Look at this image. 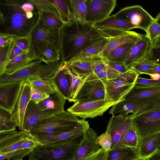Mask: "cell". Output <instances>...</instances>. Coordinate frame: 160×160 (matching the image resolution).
<instances>
[{
	"mask_svg": "<svg viewBox=\"0 0 160 160\" xmlns=\"http://www.w3.org/2000/svg\"><path fill=\"white\" fill-rule=\"evenodd\" d=\"M149 160H160V148L149 157Z\"/></svg>",
	"mask_w": 160,
	"mask_h": 160,
	"instance_id": "cell-58",
	"label": "cell"
},
{
	"mask_svg": "<svg viewBox=\"0 0 160 160\" xmlns=\"http://www.w3.org/2000/svg\"><path fill=\"white\" fill-rule=\"evenodd\" d=\"M131 119L139 138L160 132V110L144 113Z\"/></svg>",
	"mask_w": 160,
	"mask_h": 160,
	"instance_id": "cell-10",
	"label": "cell"
},
{
	"mask_svg": "<svg viewBox=\"0 0 160 160\" xmlns=\"http://www.w3.org/2000/svg\"><path fill=\"white\" fill-rule=\"evenodd\" d=\"M114 15L120 19L131 23L136 28L144 30L146 35L154 20V18L140 5L124 8Z\"/></svg>",
	"mask_w": 160,
	"mask_h": 160,
	"instance_id": "cell-8",
	"label": "cell"
},
{
	"mask_svg": "<svg viewBox=\"0 0 160 160\" xmlns=\"http://www.w3.org/2000/svg\"><path fill=\"white\" fill-rule=\"evenodd\" d=\"M160 148V136L158 140V142L157 144V148L158 149V148Z\"/></svg>",
	"mask_w": 160,
	"mask_h": 160,
	"instance_id": "cell-60",
	"label": "cell"
},
{
	"mask_svg": "<svg viewBox=\"0 0 160 160\" xmlns=\"http://www.w3.org/2000/svg\"><path fill=\"white\" fill-rule=\"evenodd\" d=\"M60 46L52 42L48 41L41 52V61L49 64L61 60Z\"/></svg>",
	"mask_w": 160,
	"mask_h": 160,
	"instance_id": "cell-32",
	"label": "cell"
},
{
	"mask_svg": "<svg viewBox=\"0 0 160 160\" xmlns=\"http://www.w3.org/2000/svg\"><path fill=\"white\" fill-rule=\"evenodd\" d=\"M59 11L64 24L72 21L75 17L71 8L69 1L67 0H51Z\"/></svg>",
	"mask_w": 160,
	"mask_h": 160,
	"instance_id": "cell-36",
	"label": "cell"
},
{
	"mask_svg": "<svg viewBox=\"0 0 160 160\" xmlns=\"http://www.w3.org/2000/svg\"><path fill=\"white\" fill-rule=\"evenodd\" d=\"M31 87L27 81H24L14 108L12 113L18 128L22 130L25 113L31 100Z\"/></svg>",
	"mask_w": 160,
	"mask_h": 160,
	"instance_id": "cell-18",
	"label": "cell"
},
{
	"mask_svg": "<svg viewBox=\"0 0 160 160\" xmlns=\"http://www.w3.org/2000/svg\"><path fill=\"white\" fill-rule=\"evenodd\" d=\"M70 5L75 18L85 22L87 12V0H70Z\"/></svg>",
	"mask_w": 160,
	"mask_h": 160,
	"instance_id": "cell-39",
	"label": "cell"
},
{
	"mask_svg": "<svg viewBox=\"0 0 160 160\" xmlns=\"http://www.w3.org/2000/svg\"><path fill=\"white\" fill-rule=\"evenodd\" d=\"M66 100L59 91L49 95V97L38 104L40 109L48 115L52 116L65 111Z\"/></svg>",
	"mask_w": 160,
	"mask_h": 160,
	"instance_id": "cell-23",
	"label": "cell"
},
{
	"mask_svg": "<svg viewBox=\"0 0 160 160\" xmlns=\"http://www.w3.org/2000/svg\"><path fill=\"white\" fill-rule=\"evenodd\" d=\"M28 1L32 3L39 11L52 12L59 17L62 20L58 10L51 0H28Z\"/></svg>",
	"mask_w": 160,
	"mask_h": 160,
	"instance_id": "cell-43",
	"label": "cell"
},
{
	"mask_svg": "<svg viewBox=\"0 0 160 160\" xmlns=\"http://www.w3.org/2000/svg\"><path fill=\"white\" fill-rule=\"evenodd\" d=\"M16 123L12 113L0 108V132L14 130Z\"/></svg>",
	"mask_w": 160,
	"mask_h": 160,
	"instance_id": "cell-40",
	"label": "cell"
},
{
	"mask_svg": "<svg viewBox=\"0 0 160 160\" xmlns=\"http://www.w3.org/2000/svg\"><path fill=\"white\" fill-rule=\"evenodd\" d=\"M160 35V25L154 20L149 28L147 35L152 43Z\"/></svg>",
	"mask_w": 160,
	"mask_h": 160,
	"instance_id": "cell-48",
	"label": "cell"
},
{
	"mask_svg": "<svg viewBox=\"0 0 160 160\" xmlns=\"http://www.w3.org/2000/svg\"><path fill=\"white\" fill-rule=\"evenodd\" d=\"M31 100L36 104H38L49 97V95L42 92L34 87L32 86H31Z\"/></svg>",
	"mask_w": 160,
	"mask_h": 160,
	"instance_id": "cell-49",
	"label": "cell"
},
{
	"mask_svg": "<svg viewBox=\"0 0 160 160\" xmlns=\"http://www.w3.org/2000/svg\"><path fill=\"white\" fill-rule=\"evenodd\" d=\"M110 39V38H107L98 41L80 52L70 60L100 55L108 43Z\"/></svg>",
	"mask_w": 160,
	"mask_h": 160,
	"instance_id": "cell-34",
	"label": "cell"
},
{
	"mask_svg": "<svg viewBox=\"0 0 160 160\" xmlns=\"http://www.w3.org/2000/svg\"><path fill=\"white\" fill-rule=\"evenodd\" d=\"M108 152L101 148L96 153L84 160H105Z\"/></svg>",
	"mask_w": 160,
	"mask_h": 160,
	"instance_id": "cell-53",
	"label": "cell"
},
{
	"mask_svg": "<svg viewBox=\"0 0 160 160\" xmlns=\"http://www.w3.org/2000/svg\"><path fill=\"white\" fill-rule=\"evenodd\" d=\"M160 98V86H147L135 84L124 99L143 102Z\"/></svg>",
	"mask_w": 160,
	"mask_h": 160,
	"instance_id": "cell-20",
	"label": "cell"
},
{
	"mask_svg": "<svg viewBox=\"0 0 160 160\" xmlns=\"http://www.w3.org/2000/svg\"><path fill=\"white\" fill-rule=\"evenodd\" d=\"M146 74L151 76L153 75H158L160 76V65H157L148 71Z\"/></svg>",
	"mask_w": 160,
	"mask_h": 160,
	"instance_id": "cell-57",
	"label": "cell"
},
{
	"mask_svg": "<svg viewBox=\"0 0 160 160\" xmlns=\"http://www.w3.org/2000/svg\"><path fill=\"white\" fill-rule=\"evenodd\" d=\"M35 60L30 51L23 52L9 62L3 74L11 75L26 67Z\"/></svg>",
	"mask_w": 160,
	"mask_h": 160,
	"instance_id": "cell-28",
	"label": "cell"
},
{
	"mask_svg": "<svg viewBox=\"0 0 160 160\" xmlns=\"http://www.w3.org/2000/svg\"><path fill=\"white\" fill-rule=\"evenodd\" d=\"M38 11L39 18L48 27L61 30L64 25L62 20L54 13L44 11Z\"/></svg>",
	"mask_w": 160,
	"mask_h": 160,
	"instance_id": "cell-37",
	"label": "cell"
},
{
	"mask_svg": "<svg viewBox=\"0 0 160 160\" xmlns=\"http://www.w3.org/2000/svg\"><path fill=\"white\" fill-rule=\"evenodd\" d=\"M64 72L69 87V95L68 101L75 102L76 96L85 82L92 74L78 75L73 73L64 62Z\"/></svg>",
	"mask_w": 160,
	"mask_h": 160,
	"instance_id": "cell-25",
	"label": "cell"
},
{
	"mask_svg": "<svg viewBox=\"0 0 160 160\" xmlns=\"http://www.w3.org/2000/svg\"><path fill=\"white\" fill-rule=\"evenodd\" d=\"M160 110V98L141 102L136 111L128 115L131 119L148 112Z\"/></svg>",
	"mask_w": 160,
	"mask_h": 160,
	"instance_id": "cell-38",
	"label": "cell"
},
{
	"mask_svg": "<svg viewBox=\"0 0 160 160\" xmlns=\"http://www.w3.org/2000/svg\"><path fill=\"white\" fill-rule=\"evenodd\" d=\"M158 64L148 55L146 58L134 64L130 68L134 70L140 75L146 74L148 71Z\"/></svg>",
	"mask_w": 160,
	"mask_h": 160,
	"instance_id": "cell-42",
	"label": "cell"
},
{
	"mask_svg": "<svg viewBox=\"0 0 160 160\" xmlns=\"http://www.w3.org/2000/svg\"><path fill=\"white\" fill-rule=\"evenodd\" d=\"M138 158L137 149L123 146L108 151L105 160H136Z\"/></svg>",
	"mask_w": 160,
	"mask_h": 160,
	"instance_id": "cell-29",
	"label": "cell"
},
{
	"mask_svg": "<svg viewBox=\"0 0 160 160\" xmlns=\"http://www.w3.org/2000/svg\"><path fill=\"white\" fill-rule=\"evenodd\" d=\"M105 61L106 64L111 66L121 73H125L130 69L128 68L123 63L108 61L105 59Z\"/></svg>",
	"mask_w": 160,
	"mask_h": 160,
	"instance_id": "cell-52",
	"label": "cell"
},
{
	"mask_svg": "<svg viewBox=\"0 0 160 160\" xmlns=\"http://www.w3.org/2000/svg\"><path fill=\"white\" fill-rule=\"evenodd\" d=\"M33 150L28 148L19 149L7 153H0V160H22L23 158Z\"/></svg>",
	"mask_w": 160,
	"mask_h": 160,
	"instance_id": "cell-45",
	"label": "cell"
},
{
	"mask_svg": "<svg viewBox=\"0 0 160 160\" xmlns=\"http://www.w3.org/2000/svg\"><path fill=\"white\" fill-rule=\"evenodd\" d=\"M135 84L147 86H160V78L149 79L138 77L137 78Z\"/></svg>",
	"mask_w": 160,
	"mask_h": 160,
	"instance_id": "cell-50",
	"label": "cell"
},
{
	"mask_svg": "<svg viewBox=\"0 0 160 160\" xmlns=\"http://www.w3.org/2000/svg\"><path fill=\"white\" fill-rule=\"evenodd\" d=\"M142 34L133 31H127L117 36L110 38L109 42L100 55L105 58L109 53L118 47L126 43L137 41Z\"/></svg>",
	"mask_w": 160,
	"mask_h": 160,
	"instance_id": "cell-26",
	"label": "cell"
},
{
	"mask_svg": "<svg viewBox=\"0 0 160 160\" xmlns=\"http://www.w3.org/2000/svg\"><path fill=\"white\" fill-rule=\"evenodd\" d=\"M141 102L134 100L124 99L115 103L109 112L112 116L127 117L129 113L134 112Z\"/></svg>",
	"mask_w": 160,
	"mask_h": 160,
	"instance_id": "cell-30",
	"label": "cell"
},
{
	"mask_svg": "<svg viewBox=\"0 0 160 160\" xmlns=\"http://www.w3.org/2000/svg\"><path fill=\"white\" fill-rule=\"evenodd\" d=\"M42 145L35 135L28 133L19 149L27 148L32 150H34L38 146Z\"/></svg>",
	"mask_w": 160,
	"mask_h": 160,
	"instance_id": "cell-47",
	"label": "cell"
},
{
	"mask_svg": "<svg viewBox=\"0 0 160 160\" xmlns=\"http://www.w3.org/2000/svg\"><path fill=\"white\" fill-rule=\"evenodd\" d=\"M103 59L100 55H98L70 60L65 63L74 74L78 75L94 74H95L93 70L94 66Z\"/></svg>",
	"mask_w": 160,
	"mask_h": 160,
	"instance_id": "cell-22",
	"label": "cell"
},
{
	"mask_svg": "<svg viewBox=\"0 0 160 160\" xmlns=\"http://www.w3.org/2000/svg\"><path fill=\"white\" fill-rule=\"evenodd\" d=\"M60 30L48 27L38 16L36 24L28 36L30 51L33 54L35 60H41L42 50L48 41L52 42L60 46Z\"/></svg>",
	"mask_w": 160,
	"mask_h": 160,
	"instance_id": "cell-6",
	"label": "cell"
},
{
	"mask_svg": "<svg viewBox=\"0 0 160 160\" xmlns=\"http://www.w3.org/2000/svg\"><path fill=\"white\" fill-rule=\"evenodd\" d=\"M64 64L56 72L52 78L61 93L66 100H68L69 87L68 80L64 72Z\"/></svg>",
	"mask_w": 160,
	"mask_h": 160,
	"instance_id": "cell-35",
	"label": "cell"
},
{
	"mask_svg": "<svg viewBox=\"0 0 160 160\" xmlns=\"http://www.w3.org/2000/svg\"><path fill=\"white\" fill-rule=\"evenodd\" d=\"M13 41V46L9 62L13 59L24 51L19 48L15 43Z\"/></svg>",
	"mask_w": 160,
	"mask_h": 160,
	"instance_id": "cell-55",
	"label": "cell"
},
{
	"mask_svg": "<svg viewBox=\"0 0 160 160\" xmlns=\"http://www.w3.org/2000/svg\"><path fill=\"white\" fill-rule=\"evenodd\" d=\"M160 136V132L139 138L138 148L139 157H149L154 153L158 149V142Z\"/></svg>",
	"mask_w": 160,
	"mask_h": 160,
	"instance_id": "cell-27",
	"label": "cell"
},
{
	"mask_svg": "<svg viewBox=\"0 0 160 160\" xmlns=\"http://www.w3.org/2000/svg\"><path fill=\"white\" fill-rule=\"evenodd\" d=\"M23 0H0V34L14 38L28 36L37 19L28 18Z\"/></svg>",
	"mask_w": 160,
	"mask_h": 160,
	"instance_id": "cell-2",
	"label": "cell"
},
{
	"mask_svg": "<svg viewBox=\"0 0 160 160\" xmlns=\"http://www.w3.org/2000/svg\"><path fill=\"white\" fill-rule=\"evenodd\" d=\"M152 47V44L147 35L142 34L132 49L125 65L130 68L134 64L146 58Z\"/></svg>",
	"mask_w": 160,
	"mask_h": 160,
	"instance_id": "cell-21",
	"label": "cell"
},
{
	"mask_svg": "<svg viewBox=\"0 0 160 160\" xmlns=\"http://www.w3.org/2000/svg\"><path fill=\"white\" fill-rule=\"evenodd\" d=\"M104 83L95 74H92L85 82L75 99L77 102H88L105 99Z\"/></svg>",
	"mask_w": 160,
	"mask_h": 160,
	"instance_id": "cell-11",
	"label": "cell"
},
{
	"mask_svg": "<svg viewBox=\"0 0 160 160\" xmlns=\"http://www.w3.org/2000/svg\"><path fill=\"white\" fill-rule=\"evenodd\" d=\"M155 21L160 25V13H159L155 18ZM152 48L160 47V35L152 44Z\"/></svg>",
	"mask_w": 160,
	"mask_h": 160,
	"instance_id": "cell-56",
	"label": "cell"
},
{
	"mask_svg": "<svg viewBox=\"0 0 160 160\" xmlns=\"http://www.w3.org/2000/svg\"><path fill=\"white\" fill-rule=\"evenodd\" d=\"M131 124V119L128 116H112L110 118L106 131L110 134L112 138L110 149L123 146V138Z\"/></svg>",
	"mask_w": 160,
	"mask_h": 160,
	"instance_id": "cell-14",
	"label": "cell"
},
{
	"mask_svg": "<svg viewBox=\"0 0 160 160\" xmlns=\"http://www.w3.org/2000/svg\"><path fill=\"white\" fill-rule=\"evenodd\" d=\"M139 75L136 71L130 68L115 79L103 82L106 100L115 103L124 100Z\"/></svg>",
	"mask_w": 160,
	"mask_h": 160,
	"instance_id": "cell-7",
	"label": "cell"
},
{
	"mask_svg": "<svg viewBox=\"0 0 160 160\" xmlns=\"http://www.w3.org/2000/svg\"><path fill=\"white\" fill-rule=\"evenodd\" d=\"M79 120L70 112L64 111L42 120L31 129L29 133L35 136L60 134L73 129L78 124Z\"/></svg>",
	"mask_w": 160,
	"mask_h": 160,
	"instance_id": "cell-4",
	"label": "cell"
},
{
	"mask_svg": "<svg viewBox=\"0 0 160 160\" xmlns=\"http://www.w3.org/2000/svg\"><path fill=\"white\" fill-rule=\"evenodd\" d=\"M116 4V0H87L85 21L94 24L105 19Z\"/></svg>",
	"mask_w": 160,
	"mask_h": 160,
	"instance_id": "cell-12",
	"label": "cell"
},
{
	"mask_svg": "<svg viewBox=\"0 0 160 160\" xmlns=\"http://www.w3.org/2000/svg\"><path fill=\"white\" fill-rule=\"evenodd\" d=\"M107 38L93 24L75 18L61 29V60L68 62L80 52Z\"/></svg>",
	"mask_w": 160,
	"mask_h": 160,
	"instance_id": "cell-1",
	"label": "cell"
},
{
	"mask_svg": "<svg viewBox=\"0 0 160 160\" xmlns=\"http://www.w3.org/2000/svg\"><path fill=\"white\" fill-rule=\"evenodd\" d=\"M136 160H149V157L139 158V157Z\"/></svg>",
	"mask_w": 160,
	"mask_h": 160,
	"instance_id": "cell-59",
	"label": "cell"
},
{
	"mask_svg": "<svg viewBox=\"0 0 160 160\" xmlns=\"http://www.w3.org/2000/svg\"><path fill=\"white\" fill-rule=\"evenodd\" d=\"M89 128L88 121L81 119L74 128L68 132L51 136H35L42 144L68 143L78 138Z\"/></svg>",
	"mask_w": 160,
	"mask_h": 160,
	"instance_id": "cell-13",
	"label": "cell"
},
{
	"mask_svg": "<svg viewBox=\"0 0 160 160\" xmlns=\"http://www.w3.org/2000/svg\"><path fill=\"white\" fill-rule=\"evenodd\" d=\"M148 55L157 64L160 65V47L158 48L152 47Z\"/></svg>",
	"mask_w": 160,
	"mask_h": 160,
	"instance_id": "cell-54",
	"label": "cell"
},
{
	"mask_svg": "<svg viewBox=\"0 0 160 160\" xmlns=\"http://www.w3.org/2000/svg\"><path fill=\"white\" fill-rule=\"evenodd\" d=\"M137 41L126 43L118 47L111 51L105 59L108 61L125 64L132 49Z\"/></svg>",
	"mask_w": 160,
	"mask_h": 160,
	"instance_id": "cell-33",
	"label": "cell"
},
{
	"mask_svg": "<svg viewBox=\"0 0 160 160\" xmlns=\"http://www.w3.org/2000/svg\"><path fill=\"white\" fill-rule=\"evenodd\" d=\"M98 137L95 131L90 128L85 133L74 160H84L98 152L101 148L97 143Z\"/></svg>",
	"mask_w": 160,
	"mask_h": 160,
	"instance_id": "cell-19",
	"label": "cell"
},
{
	"mask_svg": "<svg viewBox=\"0 0 160 160\" xmlns=\"http://www.w3.org/2000/svg\"><path fill=\"white\" fill-rule=\"evenodd\" d=\"M24 81L0 83V108L12 113Z\"/></svg>",
	"mask_w": 160,
	"mask_h": 160,
	"instance_id": "cell-15",
	"label": "cell"
},
{
	"mask_svg": "<svg viewBox=\"0 0 160 160\" xmlns=\"http://www.w3.org/2000/svg\"><path fill=\"white\" fill-rule=\"evenodd\" d=\"M115 103L105 99L88 102H77L67 111L82 119L92 118L102 116L103 113Z\"/></svg>",
	"mask_w": 160,
	"mask_h": 160,
	"instance_id": "cell-9",
	"label": "cell"
},
{
	"mask_svg": "<svg viewBox=\"0 0 160 160\" xmlns=\"http://www.w3.org/2000/svg\"><path fill=\"white\" fill-rule=\"evenodd\" d=\"M36 60L25 68L11 75L0 76V83L15 81H26L29 78L36 77L52 78L64 64L61 60L49 64H43Z\"/></svg>",
	"mask_w": 160,
	"mask_h": 160,
	"instance_id": "cell-5",
	"label": "cell"
},
{
	"mask_svg": "<svg viewBox=\"0 0 160 160\" xmlns=\"http://www.w3.org/2000/svg\"><path fill=\"white\" fill-rule=\"evenodd\" d=\"M85 133L70 142L39 145L28 155V160H74Z\"/></svg>",
	"mask_w": 160,
	"mask_h": 160,
	"instance_id": "cell-3",
	"label": "cell"
},
{
	"mask_svg": "<svg viewBox=\"0 0 160 160\" xmlns=\"http://www.w3.org/2000/svg\"><path fill=\"white\" fill-rule=\"evenodd\" d=\"M13 39L0 47V76L3 75L9 63L10 58L13 46Z\"/></svg>",
	"mask_w": 160,
	"mask_h": 160,
	"instance_id": "cell-41",
	"label": "cell"
},
{
	"mask_svg": "<svg viewBox=\"0 0 160 160\" xmlns=\"http://www.w3.org/2000/svg\"><path fill=\"white\" fill-rule=\"evenodd\" d=\"M28 132L14 130L0 132V153H7L18 149Z\"/></svg>",
	"mask_w": 160,
	"mask_h": 160,
	"instance_id": "cell-17",
	"label": "cell"
},
{
	"mask_svg": "<svg viewBox=\"0 0 160 160\" xmlns=\"http://www.w3.org/2000/svg\"><path fill=\"white\" fill-rule=\"evenodd\" d=\"M26 81L28 82L31 86L49 95L59 91L52 78L36 77L29 78Z\"/></svg>",
	"mask_w": 160,
	"mask_h": 160,
	"instance_id": "cell-31",
	"label": "cell"
},
{
	"mask_svg": "<svg viewBox=\"0 0 160 160\" xmlns=\"http://www.w3.org/2000/svg\"><path fill=\"white\" fill-rule=\"evenodd\" d=\"M50 116L42 111L38 104L30 100L25 113L22 131L30 132L37 123Z\"/></svg>",
	"mask_w": 160,
	"mask_h": 160,
	"instance_id": "cell-24",
	"label": "cell"
},
{
	"mask_svg": "<svg viewBox=\"0 0 160 160\" xmlns=\"http://www.w3.org/2000/svg\"><path fill=\"white\" fill-rule=\"evenodd\" d=\"M94 26L102 32L108 37L112 38L126 31L136 28L131 23L115 17L114 15L96 22Z\"/></svg>",
	"mask_w": 160,
	"mask_h": 160,
	"instance_id": "cell-16",
	"label": "cell"
},
{
	"mask_svg": "<svg viewBox=\"0 0 160 160\" xmlns=\"http://www.w3.org/2000/svg\"><path fill=\"white\" fill-rule=\"evenodd\" d=\"M97 143L107 152L111 148L112 138L110 134L106 131L98 136L97 140Z\"/></svg>",
	"mask_w": 160,
	"mask_h": 160,
	"instance_id": "cell-46",
	"label": "cell"
},
{
	"mask_svg": "<svg viewBox=\"0 0 160 160\" xmlns=\"http://www.w3.org/2000/svg\"><path fill=\"white\" fill-rule=\"evenodd\" d=\"M28 36L13 39L15 44L24 52L30 51V45Z\"/></svg>",
	"mask_w": 160,
	"mask_h": 160,
	"instance_id": "cell-51",
	"label": "cell"
},
{
	"mask_svg": "<svg viewBox=\"0 0 160 160\" xmlns=\"http://www.w3.org/2000/svg\"><path fill=\"white\" fill-rule=\"evenodd\" d=\"M138 143L139 137L132 123L123 138L122 146H128L138 149Z\"/></svg>",
	"mask_w": 160,
	"mask_h": 160,
	"instance_id": "cell-44",
	"label": "cell"
}]
</instances>
